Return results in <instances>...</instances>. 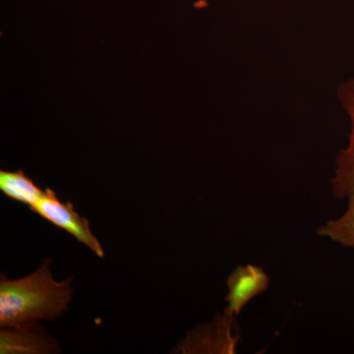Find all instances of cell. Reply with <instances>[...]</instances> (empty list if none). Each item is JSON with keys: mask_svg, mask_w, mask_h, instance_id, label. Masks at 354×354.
<instances>
[{"mask_svg": "<svg viewBox=\"0 0 354 354\" xmlns=\"http://www.w3.org/2000/svg\"><path fill=\"white\" fill-rule=\"evenodd\" d=\"M50 260L25 278L0 281V327L21 328L62 316L71 301V278L53 279Z\"/></svg>", "mask_w": 354, "mask_h": 354, "instance_id": "6da1fadb", "label": "cell"}, {"mask_svg": "<svg viewBox=\"0 0 354 354\" xmlns=\"http://www.w3.org/2000/svg\"><path fill=\"white\" fill-rule=\"evenodd\" d=\"M30 209L55 227L62 228L75 237L77 241L85 244L97 257H104V249L99 239L91 230L87 218L77 213L71 202H62L58 199L55 191L46 188L43 196Z\"/></svg>", "mask_w": 354, "mask_h": 354, "instance_id": "7a4b0ae2", "label": "cell"}, {"mask_svg": "<svg viewBox=\"0 0 354 354\" xmlns=\"http://www.w3.org/2000/svg\"><path fill=\"white\" fill-rule=\"evenodd\" d=\"M337 100L351 121L348 143L335 157L333 194L337 199L354 196V77L344 81L337 90Z\"/></svg>", "mask_w": 354, "mask_h": 354, "instance_id": "3957f363", "label": "cell"}, {"mask_svg": "<svg viewBox=\"0 0 354 354\" xmlns=\"http://www.w3.org/2000/svg\"><path fill=\"white\" fill-rule=\"evenodd\" d=\"M269 283V277L262 268L252 264L239 266L227 279L225 315L236 319L254 297L267 290Z\"/></svg>", "mask_w": 354, "mask_h": 354, "instance_id": "277c9868", "label": "cell"}, {"mask_svg": "<svg viewBox=\"0 0 354 354\" xmlns=\"http://www.w3.org/2000/svg\"><path fill=\"white\" fill-rule=\"evenodd\" d=\"M57 342L39 324L21 328H2L0 353L43 354L58 353Z\"/></svg>", "mask_w": 354, "mask_h": 354, "instance_id": "5b68a950", "label": "cell"}, {"mask_svg": "<svg viewBox=\"0 0 354 354\" xmlns=\"http://www.w3.org/2000/svg\"><path fill=\"white\" fill-rule=\"evenodd\" d=\"M0 190L9 199L27 205L30 208L43 196L44 190L23 171H0Z\"/></svg>", "mask_w": 354, "mask_h": 354, "instance_id": "8992f818", "label": "cell"}, {"mask_svg": "<svg viewBox=\"0 0 354 354\" xmlns=\"http://www.w3.org/2000/svg\"><path fill=\"white\" fill-rule=\"evenodd\" d=\"M318 234L346 248H354V196L348 198L346 212L319 227Z\"/></svg>", "mask_w": 354, "mask_h": 354, "instance_id": "52a82bcc", "label": "cell"}]
</instances>
